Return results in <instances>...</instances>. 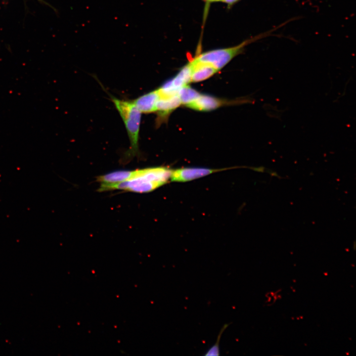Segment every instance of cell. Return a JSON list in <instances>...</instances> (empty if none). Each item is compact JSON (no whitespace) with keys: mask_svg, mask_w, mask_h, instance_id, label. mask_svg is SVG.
Masks as SVG:
<instances>
[{"mask_svg":"<svg viewBox=\"0 0 356 356\" xmlns=\"http://www.w3.org/2000/svg\"><path fill=\"white\" fill-rule=\"evenodd\" d=\"M239 0H223V2L225 3L228 7H229Z\"/></svg>","mask_w":356,"mask_h":356,"instance_id":"obj_12","label":"cell"},{"mask_svg":"<svg viewBox=\"0 0 356 356\" xmlns=\"http://www.w3.org/2000/svg\"><path fill=\"white\" fill-rule=\"evenodd\" d=\"M229 324H224L223 325V326L221 329V330L218 334V335L217 337V339L216 343L206 351V353L204 354V356H219L220 355L219 344H220L221 338L222 337V335L223 332L226 329V328L228 326Z\"/></svg>","mask_w":356,"mask_h":356,"instance_id":"obj_11","label":"cell"},{"mask_svg":"<svg viewBox=\"0 0 356 356\" xmlns=\"http://www.w3.org/2000/svg\"><path fill=\"white\" fill-rule=\"evenodd\" d=\"M191 82V71L189 63L184 66L172 80L157 89L159 95H171L177 94L182 87Z\"/></svg>","mask_w":356,"mask_h":356,"instance_id":"obj_3","label":"cell"},{"mask_svg":"<svg viewBox=\"0 0 356 356\" xmlns=\"http://www.w3.org/2000/svg\"><path fill=\"white\" fill-rule=\"evenodd\" d=\"M207 3L213 2L222 1L223 0H204Z\"/></svg>","mask_w":356,"mask_h":356,"instance_id":"obj_13","label":"cell"},{"mask_svg":"<svg viewBox=\"0 0 356 356\" xmlns=\"http://www.w3.org/2000/svg\"><path fill=\"white\" fill-rule=\"evenodd\" d=\"M159 96L158 89H156L132 101L141 113H149L155 111L156 103Z\"/></svg>","mask_w":356,"mask_h":356,"instance_id":"obj_8","label":"cell"},{"mask_svg":"<svg viewBox=\"0 0 356 356\" xmlns=\"http://www.w3.org/2000/svg\"><path fill=\"white\" fill-rule=\"evenodd\" d=\"M181 104L178 94L171 95H159L156 103L155 111L159 117H164L170 114Z\"/></svg>","mask_w":356,"mask_h":356,"instance_id":"obj_6","label":"cell"},{"mask_svg":"<svg viewBox=\"0 0 356 356\" xmlns=\"http://www.w3.org/2000/svg\"><path fill=\"white\" fill-rule=\"evenodd\" d=\"M223 102L221 100L208 95H201L186 106L202 111H211L220 107Z\"/></svg>","mask_w":356,"mask_h":356,"instance_id":"obj_7","label":"cell"},{"mask_svg":"<svg viewBox=\"0 0 356 356\" xmlns=\"http://www.w3.org/2000/svg\"><path fill=\"white\" fill-rule=\"evenodd\" d=\"M224 169H214L203 168H184L172 170L170 179L172 181L186 182L209 174L222 171Z\"/></svg>","mask_w":356,"mask_h":356,"instance_id":"obj_4","label":"cell"},{"mask_svg":"<svg viewBox=\"0 0 356 356\" xmlns=\"http://www.w3.org/2000/svg\"><path fill=\"white\" fill-rule=\"evenodd\" d=\"M111 100L120 114L125 124L130 139V147L125 158L131 160L138 154V139L141 113L133 101L120 99L110 96Z\"/></svg>","mask_w":356,"mask_h":356,"instance_id":"obj_1","label":"cell"},{"mask_svg":"<svg viewBox=\"0 0 356 356\" xmlns=\"http://www.w3.org/2000/svg\"><path fill=\"white\" fill-rule=\"evenodd\" d=\"M181 103L185 106L196 99L200 94L196 90L186 85L181 88L177 93Z\"/></svg>","mask_w":356,"mask_h":356,"instance_id":"obj_10","label":"cell"},{"mask_svg":"<svg viewBox=\"0 0 356 356\" xmlns=\"http://www.w3.org/2000/svg\"><path fill=\"white\" fill-rule=\"evenodd\" d=\"M268 35V33L262 34L232 47L207 51L199 54L195 58L199 61L210 64L219 71L241 53L245 46Z\"/></svg>","mask_w":356,"mask_h":356,"instance_id":"obj_2","label":"cell"},{"mask_svg":"<svg viewBox=\"0 0 356 356\" xmlns=\"http://www.w3.org/2000/svg\"><path fill=\"white\" fill-rule=\"evenodd\" d=\"M133 174V171L119 170L99 176L96 180L100 184H115L129 180Z\"/></svg>","mask_w":356,"mask_h":356,"instance_id":"obj_9","label":"cell"},{"mask_svg":"<svg viewBox=\"0 0 356 356\" xmlns=\"http://www.w3.org/2000/svg\"><path fill=\"white\" fill-rule=\"evenodd\" d=\"M188 63L191 71V82H198L204 81L218 71L210 64L199 61L195 58Z\"/></svg>","mask_w":356,"mask_h":356,"instance_id":"obj_5","label":"cell"}]
</instances>
